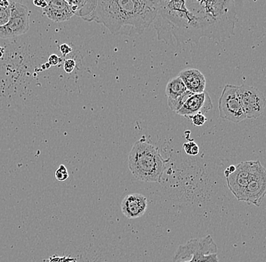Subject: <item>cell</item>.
Returning a JSON list of instances; mask_svg holds the SVG:
<instances>
[{
	"mask_svg": "<svg viewBox=\"0 0 266 262\" xmlns=\"http://www.w3.org/2000/svg\"></svg>",
	"mask_w": 266,
	"mask_h": 262,
	"instance_id": "obj_30",
	"label": "cell"
},
{
	"mask_svg": "<svg viewBox=\"0 0 266 262\" xmlns=\"http://www.w3.org/2000/svg\"><path fill=\"white\" fill-rule=\"evenodd\" d=\"M183 148H184L186 153L188 154L189 156H197V154L199 153V151H200L199 146L193 141L186 142L183 145Z\"/></svg>",
	"mask_w": 266,
	"mask_h": 262,
	"instance_id": "obj_18",
	"label": "cell"
},
{
	"mask_svg": "<svg viewBox=\"0 0 266 262\" xmlns=\"http://www.w3.org/2000/svg\"><path fill=\"white\" fill-rule=\"evenodd\" d=\"M266 193V173L263 165H260L251 180L242 193L240 202L260 207Z\"/></svg>",
	"mask_w": 266,
	"mask_h": 262,
	"instance_id": "obj_9",
	"label": "cell"
},
{
	"mask_svg": "<svg viewBox=\"0 0 266 262\" xmlns=\"http://www.w3.org/2000/svg\"><path fill=\"white\" fill-rule=\"evenodd\" d=\"M46 6L42 8L44 15L55 21V22H65L74 16V12L71 6L65 0H45Z\"/></svg>",
	"mask_w": 266,
	"mask_h": 262,
	"instance_id": "obj_12",
	"label": "cell"
},
{
	"mask_svg": "<svg viewBox=\"0 0 266 262\" xmlns=\"http://www.w3.org/2000/svg\"><path fill=\"white\" fill-rule=\"evenodd\" d=\"M55 178L58 181H65L69 177V174L65 165H61L55 172Z\"/></svg>",
	"mask_w": 266,
	"mask_h": 262,
	"instance_id": "obj_19",
	"label": "cell"
},
{
	"mask_svg": "<svg viewBox=\"0 0 266 262\" xmlns=\"http://www.w3.org/2000/svg\"><path fill=\"white\" fill-rule=\"evenodd\" d=\"M10 12H11L10 5L8 8H1L0 7V27L3 26L8 22V19H9Z\"/></svg>",
	"mask_w": 266,
	"mask_h": 262,
	"instance_id": "obj_21",
	"label": "cell"
},
{
	"mask_svg": "<svg viewBox=\"0 0 266 262\" xmlns=\"http://www.w3.org/2000/svg\"><path fill=\"white\" fill-rule=\"evenodd\" d=\"M33 3L36 6L39 7V8H44L46 6V1L45 0H33Z\"/></svg>",
	"mask_w": 266,
	"mask_h": 262,
	"instance_id": "obj_26",
	"label": "cell"
},
{
	"mask_svg": "<svg viewBox=\"0 0 266 262\" xmlns=\"http://www.w3.org/2000/svg\"><path fill=\"white\" fill-rule=\"evenodd\" d=\"M60 62H61V58L55 54H52L48 58V64L50 66H55V65H58Z\"/></svg>",
	"mask_w": 266,
	"mask_h": 262,
	"instance_id": "obj_25",
	"label": "cell"
},
{
	"mask_svg": "<svg viewBox=\"0 0 266 262\" xmlns=\"http://www.w3.org/2000/svg\"><path fill=\"white\" fill-rule=\"evenodd\" d=\"M67 3L71 6L74 15L84 18L92 13L96 0H65Z\"/></svg>",
	"mask_w": 266,
	"mask_h": 262,
	"instance_id": "obj_14",
	"label": "cell"
},
{
	"mask_svg": "<svg viewBox=\"0 0 266 262\" xmlns=\"http://www.w3.org/2000/svg\"><path fill=\"white\" fill-rule=\"evenodd\" d=\"M260 165L262 164L260 161L240 162L236 165L235 171L226 177L228 187L237 200H240L246 186Z\"/></svg>",
	"mask_w": 266,
	"mask_h": 262,
	"instance_id": "obj_8",
	"label": "cell"
},
{
	"mask_svg": "<svg viewBox=\"0 0 266 262\" xmlns=\"http://www.w3.org/2000/svg\"><path fill=\"white\" fill-rule=\"evenodd\" d=\"M11 12L8 22L0 27V38L9 39L29 31L30 11L26 5L11 1Z\"/></svg>",
	"mask_w": 266,
	"mask_h": 262,
	"instance_id": "obj_5",
	"label": "cell"
},
{
	"mask_svg": "<svg viewBox=\"0 0 266 262\" xmlns=\"http://www.w3.org/2000/svg\"><path fill=\"white\" fill-rule=\"evenodd\" d=\"M190 119L191 120L192 124L194 126L197 127L203 126L207 121V118L202 113L195 114L190 117Z\"/></svg>",
	"mask_w": 266,
	"mask_h": 262,
	"instance_id": "obj_20",
	"label": "cell"
},
{
	"mask_svg": "<svg viewBox=\"0 0 266 262\" xmlns=\"http://www.w3.org/2000/svg\"><path fill=\"white\" fill-rule=\"evenodd\" d=\"M11 3L9 0H0V7L1 8H8Z\"/></svg>",
	"mask_w": 266,
	"mask_h": 262,
	"instance_id": "obj_28",
	"label": "cell"
},
{
	"mask_svg": "<svg viewBox=\"0 0 266 262\" xmlns=\"http://www.w3.org/2000/svg\"><path fill=\"white\" fill-rule=\"evenodd\" d=\"M217 245L210 236L179 246L172 262H219Z\"/></svg>",
	"mask_w": 266,
	"mask_h": 262,
	"instance_id": "obj_4",
	"label": "cell"
},
{
	"mask_svg": "<svg viewBox=\"0 0 266 262\" xmlns=\"http://www.w3.org/2000/svg\"><path fill=\"white\" fill-rule=\"evenodd\" d=\"M179 78L183 80L188 90L192 93H201L205 91L206 79L201 71L195 68L184 70L181 71Z\"/></svg>",
	"mask_w": 266,
	"mask_h": 262,
	"instance_id": "obj_13",
	"label": "cell"
},
{
	"mask_svg": "<svg viewBox=\"0 0 266 262\" xmlns=\"http://www.w3.org/2000/svg\"><path fill=\"white\" fill-rule=\"evenodd\" d=\"M219 112L223 120L235 124L245 120L239 99L238 87L231 85L225 87L219 101Z\"/></svg>",
	"mask_w": 266,
	"mask_h": 262,
	"instance_id": "obj_6",
	"label": "cell"
},
{
	"mask_svg": "<svg viewBox=\"0 0 266 262\" xmlns=\"http://www.w3.org/2000/svg\"><path fill=\"white\" fill-rule=\"evenodd\" d=\"M235 165H230V166H229L228 168V169L225 171L224 174L226 177H227V176H228L230 174L233 173V172L235 171Z\"/></svg>",
	"mask_w": 266,
	"mask_h": 262,
	"instance_id": "obj_27",
	"label": "cell"
},
{
	"mask_svg": "<svg viewBox=\"0 0 266 262\" xmlns=\"http://www.w3.org/2000/svg\"><path fill=\"white\" fill-rule=\"evenodd\" d=\"M82 19L103 25L114 35L132 36L143 34L155 17L133 0H96L92 13Z\"/></svg>",
	"mask_w": 266,
	"mask_h": 262,
	"instance_id": "obj_2",
	"label": "cell"
},
{
	"mask_svg": "<svg viewBox=\"0 0 266 262\" xmlns=\"http://www.w3.org/2000/svg\"><path fill=\"white\" fill-rule=\"evenodd\" d=\"M193 94L190 91L187 90L182 96L176 98V99H167L168 105H169V108H170L172 111H173V112L176 113L183 107V105H184L185 102L187 101V99L190 96H191Z\"/></svg>",
	"mask_w": 266,
	"mask_h": 262,
	"instance_id": "obj_17",
	"label": "cell"
},
{
	"mask_svg": "<svg viewBox=\"0 0 266 262\" xmlns=\"http://www.w3.org/2000/svg\"><path fill=\"white\" fill-rule=\"evenodd\" d=\"M120 206L121 211L127 218H139L147 211L148 199L140 193H132L125 196Z\"/></svg>",
	"mask_w": 266,
	"mask_h": 262,
	"instance_id": "obj_11",
	"label": "cell"
},
{
	"mask_svg": "<svg viewBox=\"0 0 266 262\" xmlns=\"http://www.w3.org/2000/svg\"><path fill=\"white\" fill-rule=\"evenodd\" d=\"M141 8L156 18L159 8L160 0H133Z\"/></svg>",
	"mask_w": 266,
	"mask_h": 262,
	"instance_id": "obj_16",
	"label": "cell"
},
{
	"mask_svg": "<svg viewBox=\"0 0 266 262\" xmlns=\"http://www.w3.org/2000/svg\"><path fill=\"white\" fill-rule=\"evenodd\" d=\"M59 50L60 52H62L63 56H66L67 55L71 53V51H72V48L68 44H63L60 45Z\"/></svg>",
	"mask_w": 266,
	"mask_h": 262,
	"instance_id": "obj_24",
	"label": "cell"
},
{
	"mask_svg": "<svg viewBox=\"0 0 266 262\" xmlns=\"http://www.w3.org/2000/svg\"><path fill=\"white\" fill-rule=\"evenodd\" d=\"M129 169L138 180L149 183H160L165 161L160 151L142 137L132 146L128 158Z\"/></svg>",
	"mask_w": 266,
	"mask_h": 262,
	"instance_id": "obj_3",
	"label": "cell"
},
{
	"mask_svg": "<svg viewBox=\"0 0 266 262\" xmlns=\"http://www.w3.org/2000/svg\"><path fill=\"white\" fill-rule=\"evenodd\" d=\"M154 28L159 41L170 45L201 38L225 41L234 34V0H160Z\"/></svg>",
	"mask_w": 266,
	"mask_h": 262,
	"instance_id": "obj_1",
	"label": "cell"
},
{
	"mask_svg": "<svg viewBox=\"0 0 266 262\" xmlns=\"http://www.w3.org/2000/svg\"><path fill=\"white\" fill-rule=\"evenodd\" d=\"M187 90L184 82L179 76L173 78L166 85V93L167 99H176Z\"/></svg>",
	"mask_w": 266,
	"mask_h": 262,
	"instance_id": "obj_15",
	"label": "cell"
},
{
	"mask_svg": "<svg viewBox=\"0 0 266 262\" xmlns=\"http://www.w3.org/2000/svg\"><path fill=\"white\" fill-rule=\"evenodd\" d=\"M2 55H3V49L0 48V58H1V57H2Z\"/></svg>",
	"mask_w": 266,
	"mask_h": 262,
	"instance_id": "obj_29",
	"label": "cell"
},
{
	"mask_svg": "<svg viewBox=\"0 0 266 262\" xmlns=\"http://www.w3.org/2000/svg\"><path fill=\"white\" fill-rule=\"evenodd\" d=\"M76 259L75 258H69L65 257H60V256H54L52 257L49 258L48 259V262H76Z\"/></svg>",
	"mask_w": 266,
	"mask_h": 262,
	"instance_id": "obj_23",
	"label": "cell"
},
{
	"mask_svg": "<svg viewBox=\"0 0 266 262\" xmlns=\"http://www.w3.org/2000/svg\"><path fill=\"white\" fill-rule=\"evenodd\" d=\"M76 67V62L74 59H66L64 62V70L68 74H71Z\"/></svg>",
	"mask_w": 266,
	"mask_h": 262,
	"instance_id": "obj_22",
	"label": "cell"
},
{
	"mask_svg": "<svg viewBox=\"0 0 266 262\" xmlns=\"http://www.w3.org/2000/svg\"><path fill=\"white\" fill-rule=\"evenodd\" d=\"M213 109V103L207 92L193 94L176 112L181 116L190 118L197 113H205Z\"/></svg>",
	"mask_w": 266,
	"mask_h": 262,
	"instance_id": "obj_10",
	"label": "cell"
},
{
	"mask_svg": "<svg viewBox=\"0 0 266 262\" xmlns=\"http://www.w3.org/2000/svg\"><path fill=\"white\" fill-rule=\"evenodd\" d=\"M239 99L246 118L257 119L264 113L266 96L254 87H238Z\"/></svg>",
	"mask_w": 266,
	"mask_h": 262,
	"instance_id": "obj_7",
	"label": "cell"
}]
</instances>
